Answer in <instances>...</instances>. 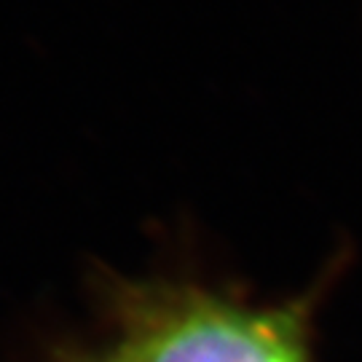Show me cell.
Masks as SVG:
<instances>
[{"label":"cell","instance_id":"6da1fadb","mask_svg":"<svg viewBox=\"0 0 362 362\" xmlns=\"http://www.w3.org/2000/svg\"><path fill=\"white\" fill-rule=\"evenodd\" d=\"M121 354H124V351H121ZM124 360H127V354H124ZM127 362H129V360H127Z\"/></svg>","mask_w":362,"mask_h":362}]
</instances>
